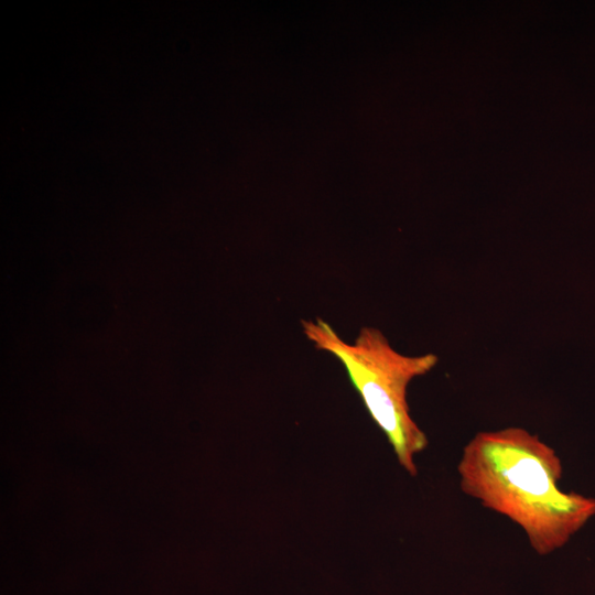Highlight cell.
Segmentation results:
<instances>
[{
  "mask_svg": "<svg viewBox=\"0 0 595 595\" xmlns=\"http://www.w3.org/2000/svg\"><path fill=\"white\" fill-rule=\"evenodd\" d=\"M457 474L465 495L516 523L541 555L564 547L595 516V498L560 488L555 451L520 426L476 433Z\"/></svg>",
  "mask_w": 595,
  "mask_h": 595,
  "instance_id": "6da1fadb",
  "label": "cell"
},
{
  "mask_svg": "<svg viewBox=\"0 0 595 595\" xmlns=\"http://www.w3.org/2000/svg\"><path fill=\"white\" fill-rule=\"evenodd\" d=\"M303 332L314 347L334 355L360 394L366 409L389 441L399 464L416 474L414 458L428 445L424 432L410 414L409 383L437 364L433 353L409 356L399 353L385 334L363 327L353 343H346L325 321H304Z\"/></svg>",
  "mask_w": 595,
  "mask_h": 595,
  "instance_id": "7a4b0ae2",
  "label": "cell"
}]
</instances>
